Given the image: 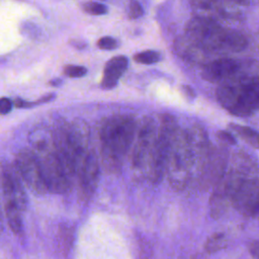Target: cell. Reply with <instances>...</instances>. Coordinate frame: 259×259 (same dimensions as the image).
<instances>
[{
    "instance_id": "1",
    "label": "cell",
    "mask_w": 259,
    "mask_h": 259,
    "mask_svg": "<svg viewBox=\"0 0 259 259\" xmlns=\"http://www.w3.org/2000/svg\"><path fill=\"white\" fill-rule=\"evenodd\" d=\"M178 126L172 115L161 114L144 118L137 130L131 150L132 165L144 171L152 182H160L165 175L171 141Z\"/></svg>"
},
{
    "instance_id": "2",
    "label": "cell",
    "mask_w": 259,
    "mask_h": 259,
    "mask_svg": "<svg viewBox=\"0 0 259 259\" xmlns=\"http://www.w3.org/2000/svg\"><path fill=\"white\" fill-rule=\"evenodd\" d=\"M209 154L210 148L203 130L178 126L171 141L166 164L165 174L170 185L177 190L183 189L197 166L202 168Z\"/></svg>"
},
{
    "instance_id": "3",
    "label": "cell",
    "mask_w": 259,
    "mask_h": 259,
    "mask_svg": "<svg viewBox=\"0 0 259 259\" xmlns=\"http://www.w3.org/2000/svg\"><path fill=\"white\" fill-rule=\"evenodd\" d=\"M185 35L209 52L239 53L248 46V40L240 31L224 27L214 18L194 15L185 25Z\"/></svg>"
},
{
    "instance_id": "4",
    "label": "cell",
    "mask_w": 259,
    "mask_h": 259,
    "mask_svg": "<svg viewBox=\"0 0 259 259\" xmlns=\"http://www.w3.org/2000/svg\"><path fill=\"white\" fill-rule=\"evenodd\" d=\"M137 130L136 120L130 115H114L103 122L99 135L100 153L107 171L116 172L120 169L133 147Z\"/></svg>"
},
{
    "instance_id": "5",
    "label": "cell",
    "mask_w": 259,
    "mask_h": 259,
    "mask_svg": "<svg viewBox=\"0 0 259 259\" xmlns=\"http://www.w3.org/2000/svg\"><path fill=\"white\" fill-rule=\"evenodd\" d=\"M217 99L229 113L239 117L259 111V76L241 74L219 85Z\"/></svg>"
},
{
    "instance_id": "6",
    "label": "cell",
    "mask_w": 259,
    "mask_h": 259,
    "mask_svg": "<svg viewBox=\"0 0 259 259\" xmlns=\"http://www.w3.org/2000/svg\"><path fill=\"white\" fill-rule=\"evenodd\" d=\"M31 150L36 155L48 190L53 193H65L70 190L72 178L67 173L55 149L52 132L35 130L30 137Z\"/></svg>"
},
{
    "instance_id": "7",
    "label": "cell",
    "mask_w": 259,
    "mask_h": 259,
    "mask_svg": "<svg viewBox=\"0 0 259 259\" xmlns=\"http://www.w3.org/2000/svg\"><path fill=\"white\" fill-rule=\"evenodd\" d=\"M14 164L27 187L34 194L49 192L38 159L31 149L23 148L15 156Z\"/></svg>"
},
{
    "instance_id": "8",
    "label": "cell",
    "mask_w": 259,
    "mask_h": 259,
    "mask_svg": "<svg viewBox=\"0 0 259 259\" xmlns=\"http://www.w3.org/2000/svg\"><path fill=\"white\" fill-rule=\"evenodd\" d=\"M0 182L4 202L17 205L22 211L27 206V196L23 180L14 163L2 161L0 164Z\"/></svg>"
},
{
    "instance_id": "9",
    "label": "cell",
    "mask_w": 259,
    "mask_h": 259,
    "mask_svg": "<svg viewBox=\"0 0 259 259\" xmlns=\"http://www.w3.org/2000/svg\"><path fill=\"white\" fill-rule=\"evenodd\" d=\"M232 206L242 215L255 218L259 214V178L245 179L237 188Z\"/></svg>"
},
{
    "instance_id": "10",
    "label": "cell",
    "mask_w": 259,
    "mask_h": 259,
    "mask_svg": "<svg viewBox=\"0 0 259 259\" xmlns=\"http://www.w3.org/2000/svg\"><path fill=\"white\" fill-rule=\"evenodd\" d=\"M100 164L95 152L91 149L76 172L79 196L83 200L89 199L95 192L99 182Z\"/></svg>"
},
{
    "instance_id": "11",
    "label": "cell",
    "mask_w": 259,
    "mask_h": 259,
    "mask_svg": "<svg viewBox=\"0 0 259 259\" xmlns=\"http://www.w3.org/2000/svg\"><path fill=\"white\" fill-rule=\"evenodd\" d=\"M243 63L232 58L213 59L203 66L201 77L207 82L222 84L243 73Z\"/></svg>"
},
{
    "instance_id": "12",
    "label": "cell",
    "mask_w": 259,
    "mask_h": 259,
    "mask_svg": "<svg viewBox=\"0 0 259 259\" xmlns=\"http://www.w3.org/2000/svg\"><path fill=\"white\" fill-rule=\"evenodd\" d=\"M174 51L179 58L188 63L205 65L211 61H209V56L212 54L198 46L185 34L175 39Z\"/></svg>"
},
{
    "instance_id": "13",
    "label": "cell",
    "mask_w": 259,
    "mask_h": 259,
    "mask_svg": "<svg viewBox=\"0 0 259 259\" xmlns=\"http://www.w3.org/2000/svg\"><path fill=\"white\" fill-rule=\"evenodd\" d=\"M128 60L124 56H116L111 58L104 67L101 86L104 89H111L116 86L118 79L126 71Z\"/></svg>"
},
{
    "instance_id": "14",
    "label": "cell",
    "mask_w": 259,
    "mask_h": 259,
    "mask_svg": "<svg viewBox=\"0 0 259 259\" xmlns=\"http://www.w3.org/2000/svg\"><path fill=\"white\" fill-rule=\"evenodd\" d=\"M229 128L250 147L259 150V132L250 126L237 123H230Z\"/></svg>"
},
{
    "instance_id": "15",
    "label": "cell",
    "mask_w": 259,
    "mask_h": 259,
    "mask_svg": "<svg viewBox=\"0 0 259 259\" xmlns=\"http://www.w3.org/2000/svg\"><path fill=\"white\" fill-rule=\"evenodd\" d=\"M4 211H5V217L10 230L16 235L21 234L23 230L22 214H21L22 210L13 203L4 202Z\"/></svg>"
},
{
    "instance_id": "16",
    "label": "cell",
    "mask_w": 259,
    "mask_h": 259,
    "mask_svg": "<svg viewBox=\"0 0 259 259\" xmlns=\"http://www.w3.org/2000/svg\"><path fill=\"white\" fill-rule=\"evenodd\" d=\"M227 245V239L224 233H214L212 234L204 243V250L205 252L212 254L215 253Z\"/></svg>"
},
{
    "instance_id": "17",
    "label": "cell",
    "mask_w": 259,
    "mask_h": 259,
    "mask_svg": "<svg viewBox=\"0 0 259 259\" xmlns=\"http://www.w3.org/2000/svg\"><path fill=\"white\" fill-rule=\"evenodd\" d=\"M161 54L159 52L156 51H144L141 53H138L134 56V60L137 63L140 64H144V65H151V64H155L158 63L161 60Z\"/></svg>"
},
{
    "instance_id": "18",
    "label": "cell",
    "mask_w": 259,
    "mask_h": 259,
    "mask_svg": "<svg viewBox=\"0 0 259 259\" xmlns=\"http://www.w3.org/2000/svg\"><path fill=\"white\" fill-rule=\"evenodd\" d=\"M82 8L86 13L91 14V15H103L108 12V9L104 4L98 3V2H93V1L84 3L82 5Z\"/></svg>"
},
{
    "instance_id": "19",
    "label": "cell",
    "mask_w": 259,
    "mask_h": 259,
    "mask_svg": "<svg viewBox=\"0 0 259 259\" xmlns=\"http://www.w3.org/2000/svg\"><path fill=\"white\" fill-rule=\"evenodd\" d=\"M64 74L70 78H81L87 74V69L83 66L67 65L64 67Z\"/></svg>"
},
{
    "instance_id": "20",
    "label": "cell",
    "mask_w": 259,
    "mask_h": 259,
    "mask_svg": "<svg viewBox=\"0 0 259 259\" xmlns=\"http://www.w3.org/2000/svg\"><path fill=\"white\" fill-rule=\"evenodd\" d=\"M126 12H127V16L131 19H137L144 14L143 7L138 0H130L128 1Z\"/></svg>"
},
{
    "instance_id": "21",
    "label": "cell",
    "mask_w": 259,
    "mask_h": 259,
    "mask_svg": "<svg viewBox=\"0 0 259 259\" xmlns=\"http://www.w3.org/2000/svg\"><path fill=\"white\" fill-rule=\"evenodd\" d=\"M118 40L115 39L114 37L111 36H103L98 39L97 41V47L101 50L109 51V50H114L118 47Z\"/></svg>"
},
{
    "instance_id": "22",
    "label": "cell",
    "mask_w": 259,
    "mask_h": 259,
    "mask_svg": "<svg viewBox=\"0 0 259 259\" xmlns=\"http://www.w3.org/2000/svg\"><path fill=\"white\" fill-rule=\"evenodd\" d=\"M13 101L7 97H1L0 98V114L5 115L9 113L12 109Z\"/></svg>"
},
{
    "instance_id": "23",
    "label": "cell",
    "mask_w": 259,
    "mask_h": 259,
    "mask_svg": "<svg viewBox=\"0 0 259 259\" xmlns=\"http://www.w3.org/2000/svg\"><path fill=\"white\" fill-rule=\"evenodd\" d=\"M217 136L221 141H223L227 144H230V145H235L236 144V139L234 137V134H230L226 131H220V132H218Z\"/></svg>"
},
{
    "instance_id": "24",
    "label": "cell",
    "mask_w": 259,
    "mask_h": 259,
    "mask_svg": "<svg viewBox=\"0 0 259 259\" xmlns=\"http://www.w3.org/2000/svg\"><path fill=\"white\" fill-rule=\"evenodd\" d=\"M248 250L253 258L259 259V239L252 241L248 246Z\"/></svg>"
},
{
    "instance_id": "25",
    "label": "cell",
    "mask_w": 259,
    "mask_h": 259,
    "mask_svg": "<svg viewBox=\"0 0 259 259\" xmlns=\"http://www.w3.org/2000/svg\"><path fill=\"white\" fill-rule=\"evenodd\" d=\"M71 45L73 46V47H75V48H78V49H82V48H84L85 46H86V44L85 42H81L80 40H72L71 41Z\"/></svg>"
},
{
    "instance_id": "26",
    "label": "cell",
    "mask_w": 259,
    "mask_h": 259,
    "mask_svg": "<svg viewBox=\"0 0 259 259\" xmlns=\"http://www.w3.org/2000/svg\"><path fill=\"white\" fill-rule=\"evenodd\" d=\"M183 91L185 92V94H187V96H190V97H194V93L192 91V89L188 86H183Z\"/></svg>"
},
{
    "instance_id": "27",
    "label": "cell",
    "mask_w": 259,
    "mask_h": 259,
    "mask_svg": "<svg viewBox=\"0 0 259 259\" xmlns=\"http://www.w3.org/2000/svg\"><path fill=\"white\" fill-rule=\"evenodd\" d=\"M50 84L53 86H60L62 84V80L61 79H53L50 81Z\"/></svg>"
},
{
    "instance_id": "28",
    "label": "cell",
    "mask_w": 259,
    "mask_h": 259,
    "mask_svg": "<svg viewBox=\"0 0 259 259\" xmlns=\"http://www.w3.org/2000/svg\"><path fill=\"white\" fill-rule=\"evenodd\" d=\"M257 218H258V220H259V214H258V215H257Z\"/></svg>"
},
{
    "instance_id": "29",
    "label": "cell",
    "mask_w": 259,
    "mask_h": 259,
    "mask_svg": "<svg viewBox=\"0 0 259 259\" xmlns=\"http://www.w3.org/2000/svg\"><path fill=\"white\" fill-rule=\"evenodd\" d=\"M0 187H1V182H0Z\"/></svg>"
},
{
    "instance_id": "30",
    "label": "cell",
    "mask_w": 259,
    "mask_h": 259,
    "mask_svg": "<svg viewBox=\"0 0 259 259\" xmlns=\"http://www.w3.org/2000/svg\"><path fill=\"white\" fill-rule=\"evenodd\" d=\"M101 1H104V0H101Z\"/></svg>"
},
{
    "instance_id": "31",
    "label": "cell",
    "mask_w": 259,
    "mask_h": 259,
    "mask_svg": "<svg viewBox=\"0 0 259 259\" xmlns=\"http://www.w3.org/2000/svg\"><path fill=\"white\" fill-rule=\"evenodd\" d=\"M224 1H226V0H224Z\"/></svg>"
},
{
    "instance_id": "32",
    "label": "cell",
    "mask_w": 259,
    "mask_h": 259,
    "mask_svg": "<svg viewBox=\"0 0 259 259\" xmlns=\"http://www.w3.org/2000/svg\"><path fill=\"white\" fill-rule=\"evenodd\" d=\"M258 2H259V0H258Z\"/></svg>"
}]
</instances>
